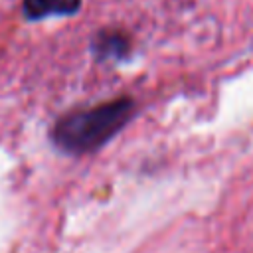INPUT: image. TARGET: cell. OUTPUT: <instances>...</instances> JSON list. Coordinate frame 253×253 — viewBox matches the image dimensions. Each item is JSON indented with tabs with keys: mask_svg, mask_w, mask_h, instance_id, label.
Returning a JSON list of instances; mask_svg holds the SVG:
<instances>
[{
	"mask_svg": "<svg viewBox=\"0 0 253 253\" xmlns=\"http://www.w3.org/2000/svg\"><path fill=\"white\" fill-rule=\"evenodd\" d=\"M132 115L134 101L130 97H119L91 109L63 115L55 123L51 138L63 152L87 154L107 144L132 119Z\"/></svg>",
	"mask_w": 253,
	"mask_h": 253,
	"instance_id": "1",
	"label": "cell"
},
{
	"mask_svg": "<svg viewBox=\"0 0 253 253\" xmlns=\"http://www.w3.org/2000/svg\"><path fill=\"white\" fill-rule=\"evenodd\" d=\"M130 51V40L121 30H103L93 40V53L97 59H125Z\"/></svg>",
	"mask_w": 253,
	"mask_h": 253,
	"instance_id": "2",
	"label": "cell"
},
{
	"mask_svg": "<svg viewBox=\"0 0 253 253\" xmlns=\"http://www.w3.org/2000/svg\"><path fill=\"white\" fill-rule=\"evenodd\" d=\"M81 0H24L22 10L30 20H42L47 16H69L75 14Z\"/></svg>",
	"mask_w": 253,
	"mask_h": 253,
	"instance_id": "3",
	"label": "cell"
}]
</instances>
